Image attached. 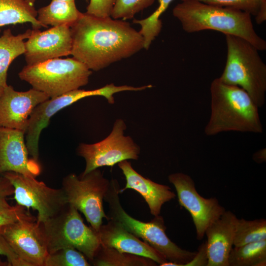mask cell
I'll return each instance as SVG.
<instances>
[{"label": "cell", "mask_w": 266, "mask_h": 266, "mask_svg": "<svg viewBox=\"0 0 266 266\" xmlns=\"http://www.w3.org/2000/svg\"><path fill=\"white\" fill-rule=\"evenodd\" d=\"M2 175L12 185L17 204L37 211L38 223L54 217L68 204L62 188H51L34 177L14 172H6Z\"/></svg>", "instance_id": "30bf717a"}, {"label": "cell", "mask_w": 266, "mask_h": 266, "mask_svg": "<svg viewBox=\"0 0 266 266\" xmlns=\"http://www.w3.org/2000/svg\"><path fill=\"white\" fill-rule=\"evenodd\" d=\"M37 12L25 0H0V28L11 24L30 23L33 29L43 27L37 20Z\"/></svg>", "instance_id": "44dd1931"}, {"label": "cell", "mask_w": 266, "mask_h": 266, "mask_svg": "<svg viewBox=\"0 0 266 266\" xmlns=\"http://www.w3.org/2000/svg\"><path fill=\"white\" fill-rule=\"evenodd\" d=\"M206 3L239 10L255 17L261 24L266 20V0H197Z\"/></svg>", "instance_id": "4316f807"}, {"label": "cell", "mask_w": 266, "mask_h": 266, "mask_svg": "<svg viewBox=\"0 0 266 266\" xmlns=\"http://www.w3.org/2000/svg\"><path fill=\"white\" fill-rule=\"evenodd\" d=\"M25 0L27 1V2H28L29 3L34 5V3L36 0Z\"/></svg>", "instance_id": "8d00e7d4"}, {"label": "cell", "mask_w": 266, "mask_h": 266, "mask_svg": "<svg viewBox=\"0 0 266 266\" xmlns=\"http://www.w3.org/2000/svg\"><path fill=\"white\" fill-rule=\"evenodd\" d=\"M110 185V181L99 169L77 175L70 173L62 181L61 188L69 204L85 217L91 227L97 232L108 216L104 211L103 201Z\"/></svg>", "instance_id": "ba28073f"}, {"label": "cell", "mask_w": 266, "mask_h": 266, "mask_svg": "<svg viewBox=\"0 0 266 266\" xmlns=\"http://www.w3.org/2000/svg\"><path fill=\"white\" fill-rule=\"evenodd\" d=\"M32 30L15 35L10 29L3 31L0 37V87L4 88L6 83L8 67L12 61L25 52V40L31 34Z\"/></svg>", "instance_id": "7402d4cb"}, {"label": "cell", "mask_w": 266, "mask_h": 266, "mask_svg": "<svg viewBox=\"0 0 266 266\" xmlns=\"http://www.w3.org/2000/svg\"><path fill=\"white\" fill-rule=\"evenodd\" d=\"M0 233L28 266H44L49 253L36 218L23 219L1 226Z\"/></svg>", "instance_id": "4fadbf2b"}, {"label": "cell", "mask_w": 266, "mask_h": 266, "mask_svg": "<svg viewBox=\"0 0 266 266\" xmlns=\"http://www.w3.org/2000/svg\"><path fill=\"white\" fill-rule=\"evenodd\" d=\"M95 266H156L152 259L100 245L91 264Z\"/></svg>", "instance_id": "603a6c76"}, {"label": "cell", "mask_w": 266, "mask_h": 266, "mask_svg": "<svg viewBox=\"0 0 266 266\" xmlns=\"http://www.w3.org/2000/svg\"><path fill=\"white\" fill-rule=\"evenodd\" d=\"M25 133L0 127V175L9 171L34 177L40 174L38 162L29 158Z\"/></svg>", "instance_id": "2e32d148"}, {"label": "cell", "mask_w": 266, "mask_h": 266, "mask_svg": "<svg viewBox=\"0 0 266 266\" xmlns=\"http://www.w3.org/2000/svg\"><path fill=\"white\" fill-rule=\"evenodd\" d=\"M120 189L118 181L111 179L110 187L104 199L108 204V220L118 222L128 232L158 251L167 261L176 263L177 266H184L191 261L197 251L183 249L169 239L166 234V226L162 216H154L150 221L144 222L133 218L126 212L120 202Z\"/></svg>", "instance_id": "5b68a950"}, {"label": "cell", "mask_w": 266, "mask_h": 266, "mask_svg": "<svg viewBox=\"0 0 266 266\" xmlns=\"http://www.w3.org/2000/svg\"><path fill=\"white\" fill-rule=\"evenodd\" d=\"M173 0H159V6L148 17L141 20L134 19L133 23L140 26L139 33L144 40V48L148 50L152 41L160 34L162 22L160 19Z\"/></svg>", "instance_id": "484cf974"}, {"label": "cell", "mask_w": 266, "mask_h": 266, "mask_svg": "<svg viewBox=\"0 0 266 266\" xmlns=\"http://www.w3.org/2000/svg\"><path fill=\"white\" fill-rule=\"evenodd\" d=\"M61 0V1H70V2L75 1V0Z\"/></svg>", "instance_id": "74e56055"}, {"label": "cell", "mask_w": 266, "mask_h": 266, "mask_svg": "<svg viewBox=\"0 0 266 266\" xmlns=\"http://www.w3.org/2000/svg\"><path fill=\"white\" fill-rule=\"evenodd\" d=\"M116 0H89L86 13L98 17H111Z\"/></svg>", "instance_id": "4dcf8cb0"}, {"label": "cell", "mask_w": 266, "mask_h": 266, "mask_svg": "<svg viewBox=\"0 0 266 266\" xmlns=\"http://www.w3.org/2000/svg\"><path fill=\"white\" fill-rule=\"evenodd\" d=\"M108 90L102 87L92 90L76 89L58 97L49 98L38 104L32 112L27 131L25 141L29 155L38 162V142L42 131L46 128L51 118L60 110L86 97L100 96L103 97Z\"/></svg>", "instance_id": "7c38bea8"}, {"label": "cell", "mask_w": 266, "mask_h": 266, "mask_svg": "<svg viewBox=\"0 0 266 266\" xmlns=\"http://www.w3.org/2000/svg\"><path fill=\"white\" fill-rule=\"evenodd\" d=\"M0 266H9V265L7 261L3 262L0 258Z\"/></svg>", "instance_id": "d590c367"}, {"label": "cell", "mask_w": 266, "mask_h": 266, "mask_svg": "<svg viewBox=\"0 0 266 266\" xmlns=\"http://www.w3.org/2000/svg\"><path fill=\"white\" fill-rule=\"evenodd\" d=\"M86 257L76 249L69 247L48 254L44 266H90Z\"/></svg>", "instance_id": "83f0119b"}, {"label": "cell", "mask_w": 266, "mask_h": 266, "mask_svg": "<svg viewBox=\"0 0 266 266\" xmlns=\"http://www.w3.org/2000/svg\"><path fill=\"white\" fill-rule=\"evenodd\" d=\"M0 255L6 257L9 266H28L13 251L0 233Z\"/></svg>", "instance_id": "1f68e13d"}, {"label": "cell", "mask_w": 266, "mask_h": 266, "mask_svg": "<svg viewBox=\"0 0 266 266\" xmlns=\"http://www.w3.org/2000/svg\"><path fill=\"white\" fill-rule=\"evenodd\" d=\"M227 60L220 79L227 84L237 86L260 107L266 100V65L259 50L247 40L225 35Z\"/></svg>", "instance_id": "277c9868"}, {"label": "cell", "mask_w": 266, "mask_h": 266, "mask_svg": "<svg viewBox=\"0 0 266 266\" xmlns=\"http://www.w3.org/2000/svg\"><path fill=\"white\" fill-rule=\"evenodd\" d=\"M14 188L10 182L3 175H0V211L11 207L7 200L14 194Z\"/></svg>", "instance_id": "d6a6232c"}, {"label": "cell", "mask_w": 266, "mask_h": 266, "mask_svg": "<svg viewBox=\"0 0 266 266\" xmlns=\"http://www.w3.org/2000/svg\"><path fill=\"white\" fill-rule=\"evenodd\" d=\"M266 239V220L264 218L247 220L237 219L233 246L244 244Z\"/></svg>", "instance_id": "d4e9b609"}, {"label": "cell", "mask_w": 266, "mask_h": 266, "mask_svg": "<svg viewBox=\"0 0 266 266\" xmlns=\"http://www.w3.org/2000/svg\"><path fill=\"white\" fill-rule=\"evenodd\" d=\"M207 264L208 257L205 241L200 245L195 257L184 266H207Z\"/></svg>", "instance_id": "836d02e7"}, {"label": "cell", "mask_w": 266, "mask_h": 266, "mask_svg": "<svg viewBox=\"0 0 266 266\" xmlns=\"http://www.w3.org/2000/svg\"><path fill=\"white\" fill-rule=\"evenodd\" d=\"M253 159L259 164L265 162L266 160V148L262 149L255 153L253 155Z\"/></svg>", "instance_id": "e575fe53"}, {"label": "cell", "mask_w": 266, "mask_h": 266, "mask_svg": "<svg viewBox=\"0 0 266 266\" xmlns=\"http://www.w3.org/2000/svg\"><path fill=\"white\" fill-rule=\"evenodd\" d=\"M172 15L188 33L214 30L242 38L259 51L266 49V41L258 34L251 15L235 9L206 3L197 0H181Z\"/></svg>", "instance_id": "7a4b0ae2"}, {"label": "cell", "mask_w": 266, "mask_h": 266, "mask_svg": "<svg viewBox=\"0 0 266 266\" xmlns=\"http://www.w3.org/2000/svg\"><path fill=\"white\" fill-rule=\"evenodd\" d=\"M37 223L49 254L72 247L91 262L100 245L97 232L84 223L79 211L69 204L54 217Z\"/></svg>", "instance_id": "8992f818"}, {"label": "cell", "mask_w": 266, "mask_h": 266, "mask_svg": "<svg viewBox=\"0 0 266 266\" xmlns=\"http://www.w3.org/2000/svg\"><path fill=\"white\" fill-rule=\"evenodd\" d=\"M175 187L179 204L190 213L198 240L202 239L206 228L226 211L215 197L204 198L197 192L192 177L182 172H175L168 176Z\"/></svg>", "instance_id": "8fae6325"}, {"label": "cell", "mask_w": 266, "mask_h": 266, "mask_svg": "<svg viewBox=\"0 0 266 266\" xmlns=\"http://www.w3.org/2000/svg\"><path fill=\"white\" fill-rule=\"evenodd\" d=\"M23 206H14L0 211V227L21 220L36 218Z\"/></svg>", "instance_id": "f546056e"}, {"label": "cell", "mask_w": 266, "mask_h": 266, "mask_svg": "<svg viewBox=\"0 0 266 266\" xmlns=\"http://www.w3.org/2000/svg\"><path fill=\"white\" fill-rule=\"evenodd\" d=\"M126 128L124 120L117 119L111 132L104 139L95 143L79 144L77 154L83 158L86 163L81 173L84 174L102 166L112 167L124 160H138L140 148L130 136L125 135Z\"/></svg>", "instance_id": "9c48e42d"}, {"label": "cell", "mask_w": 266, "mask_h": 266, "mask_svg": "<svg viewBox=\"0 0 266 266\" xmlns=\"http://www.w3.org/2000/svg\"><path fill=\"white\" fill-rule=\"evenodd\" d=\"M210 115L204 133L213 136L228 132L261 133L258 107L241 88L214 79L210 87Z\"/></svg>", "instance_id": "3957f363"}, {"label": "cell", "mask_w": 266, "mask_h": 266, "mask_svg": "<svg viewBox=\"0 0 266 266\" xmlns=\"http://www.w3.org/2000/svg\"><path fill=\"white\" fill-rule=\"evenodd\" d=\"M229 266H266V239L232 248Z\"/></svg>", "instance_id": "cb8c5ba5"}, {"label": "cell", "mask_w": 266, "mask_h": 266, "mask_svg": "<svg viewBox=\"0 0 266 266\" xmlns=\"http://www.w3.org/2000/svg\"><path fill=\"white\" fill-rule=\"evenodd\" d=\"M70 28L71 55L91 70L102 69L144 48L139 31L123 20L82 13Z\"/></svg>", "instance_id": "6da1fadb"}, {"label": "cell", "mask_w": 266, "mask_h": 266, "mask_svg": "<svg viewBox=\"0 0 266 266\" xmlns=\"http://www.w3.org/2000/svg\"><path fill=\"white\" fill-rule=\"evenodd\" d=\"M92 73L84 64L74 58H56L26 65L18 76L33 88L51 98L86 85Z\"/></svg>", "instance_id": "52a82bcc"}, {"label": "cell", "mask_w": 266, "mask_h": 266, "mask_svg": "<svg viewBox=\"0 0 266 266\" xmlns=\"http://www.w3.org/2000/svg\"><path fill=\"white\" fill-rule=\"evenodd\" d=\"M86 2H89V0H85Z\"/></svg>", "instance_id": "ab89813d"}, {"label": "cell", "mask_w": 266, "mask_h": 266, "mask_svg": "<svg viewBox=\"0 0 266 266\" xmlns=\"http://www.w3.org/2000/svg\"><path fill=\"white\" fill-rule=\"evenodd\" d=\"M100 245L119 251L150 258L159 266L167 261L149 245L124 229L118 222L111 219L101 225L97 232Z\"/></svg>", "instance_id": "ac0fdd59"}, {"label": "cell", "mask_w": 266, "mask_h": 266, "mask_svg": "<svg viewBox=\"0 0 266 266\" xmlns=\"http://www.w3.org/2000/svg\"><path fill=\"white\" fill-rule=\"evenodd\" d=\"M156 0H116L111 17L115 19H130L152 5Z\"/></svg>", "instance_id": "f1b7e54d"}, {"label": "cell", "mask_w": 266, "mask_h": 266, "mask_svg": "<svg viewBox=\"0 0 266 266\" xmlns=\"http://www.w3.org/2000/svg\"><path fill=\"white\" fill-rule=\"evenodd\" d=\"M2 88H3L0 87V95L1 93V92H2Z\"/></svg>", "instance_id": "f35d334b"}, {"label": "cell", "mask_w": 266, "mask_h": 266, "mask_svg": "<svg viewBox=\"0 0 266 266\" xmlns=\"http://www.w3.org/2000/svg\"><path fill=\"white\" fill-rule=\"evenodd\" d=\"M37 12V20L45 28L48 25L53 27L63 25L70 27L82 14L75 1L56 0H52L48 5L40 8Z\"/></svg>", "instance_id": "ffe728a7"}, {"label": "cell", "mask_w": 266, "mask_h": 266, "mask_svg": "<svg viewBox=\"0 0 266 266\" xmlns=\"http://www.w3.org/2000/svg\"><path fill=\"white\" fill-rule=\"evenodd\" d=\"M237 219L233 212L226 210L206 228L207 266H229Z\"/></svg>", "instance_id": "e0dca14e"}, {"label": "cell", "mask_w": 266, "mask_h": 266, "mask_svg": "<svg viewBox=\"0 0 266 266\" xmlns=\"http://www.w3.org/2000/svg\"><path fill=\"white\" fill-rule=\"evenodd\" d=\"M118 166L126 181L125 186L120 189V194L129 189L138 192L146 202L153 216L159 215L163 204L176 197V195L168 186L144 177L134 169L128 160L119 162Z\"/></svg>", "instance_id": "d6986e66"}, {"label": "cell", "mask_w": 266, "mask_h": 266, "mask_svg": "<svg viewBox=\"0 0 266 266\" xmlns=\"http://www.w3.org/2000/svg\"><path fill=\"white\" fill-rule=\"evenodd\" d=\"M49 98L45 93L33 88L19 92L7 85L2 88L0 95V127L26 132L34 108Z\"/></svg>", "instance_id": "9a60e30c"}, {"label": "cell", "mask_w": 266, "mask_h": 266, "mask_svg": "<svg viewBox=\"0 0 266 266\" xmlns=\"http://www.w3.org/2000/svg\"><path fill=\"white\" fill-rule=\"evenodd\" d=\"M72 39L68 25L52 27L43 32L33 29L25 41L24 55L27 65L71 55Z\"/></svg>", "instance_id": "5bb4252c"}]
</instances>
